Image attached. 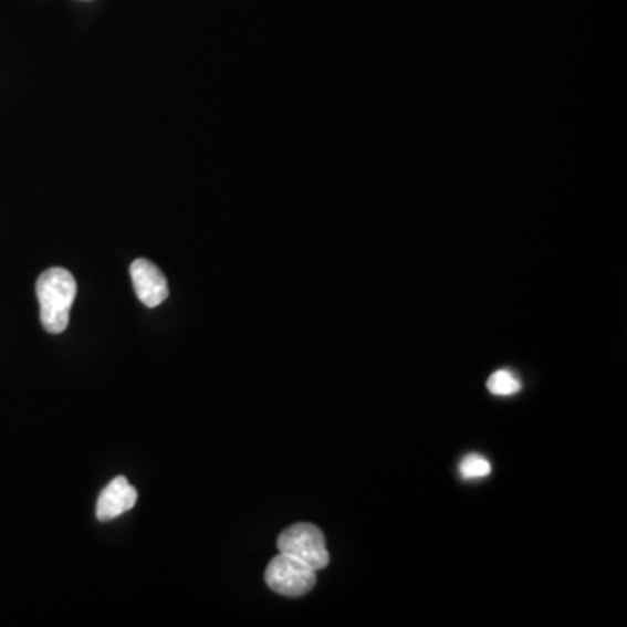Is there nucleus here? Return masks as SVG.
Listing matches in <instances>:
<instances>
[{
	"mask_svg": "<svg viewBox=\"0 0 627 627\" xmlns=\"http://www.w3.org/2000/svg\"><path fill=\"white\" fill-rule=\"evenodd\" d=\"M487 387L493 396H514L520 393L521 382L513 372L509 369H499L492 377L488 378Z\"/></svg>",
	"mask_w": 627,
	"mask_h": 627,
	"instance_id": "6",
	"label": "nucleus"
},
{
	"mask_svg": "<svg viewBox=\"0 0 627 627\" xmlns=\"http://www.w3.org/2000/svg\"><path fill=\"white\" fill-rule=\"evenodd\" d=\"M279 553L295 557L312 571H323L330 565L324 533L312 523H295L284 530L278 539Z\"/></svg>",
	"mask_w": 627,
	"mask_h": 627,
	"instance_id": "2",
	"label": "nucleus"
},
{
	"mask_svg": "<svg viewBox=\"0 0 627 627\" xmlns=\"http://www.w3.org/2000/svg\"><path fill=\"white\" fill-rule=\"evenodd\" d=\"M138 492L124 476H117L107 488L100 493L96 502V518L100 521H112L135 508Z\"/></svg>",
	"mask_w": 627,
	"mask_h": 627,
	"instance_id": "5",
	"label": "nucleus"
},
{
	"mask_svg": "<svg viewBox=\"0 0 627 627\" xmlns=\"http://www.w3.org/2000/svg\"><path fill=\"white\" fill-rule=\"evenodd\" d=\"M39 305H41V323L45 332L60 335L69 326L70 311L77 296V283L74 275L62 267H53L42 272L38 279Z\"/></svg>",
	"mask_w": 627,
	"mask_h": 627,
	"instance_id": "1",
	"label": "nucleus"
},
{
	"mask_svg": "<svg viewBox=\"0 0 627 627\" xmlns=\"http://www.w3.org/2000/svg\"><path fill=\"white\" fill-rule=\"evenodd\" d=\"M129 272H132L136 296L145 307H157L168 299V279L156 263L147 259H136Z\"/></svg>",
	"mask_w": 627,
	"mask_h": 627,
	"instance_id": "4",
	"label": "nucleus"
},
{
	"mask_svg": "<svg viewBox=\"0 0 627 627\" xmlns=\"http://www.w3.org/2000/svg\"><path fill=\"white\" fill-rule=\"evenodd\" d=\"M459 471L463 480H480L492 472V466L484 457L472 453V456L463 457Z\"/></svg>",
	"mask_w": 627,
	"mask_h": 627,
	"instance_id": "7",
	"label": "nucleus"
},
{
	"mask_svg": "<svg viewBox=\"0 0 627 627\" xmlns=\"http://www.w3.org/2000/svg\"><path fill=\"white\" fill-rule=\"evenodd\" d=\"M316 583V571H312L311 566L283 553L272 557L265 568L267 586L278 595L288 596V598L307 595L309 591L314 589Z\"/></svg>",
	"mask_w": 627,
	"mask_h": 627,
	"instance_id": "3",
	"label": "nucleus"
}]
</instances>
